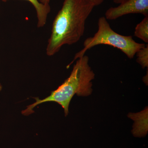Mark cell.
<instances>
[{
  "instance_id": "1",
  "label": "cell",
  "mask_w": 148,
  "mask_h": 148,
  "mask_svg": "<svg viewBox=\"0 0 148 148\" xmlns=\"http://www.w3.org/2000/svg\"><path fill=\"white\" fill-rule=\"evenodd\" d=\"M94 7L87 0H64L52 24L46 48L48 56L55 55L63 46L72 45L80 40L86 21Z\"/></svg>"
},
{
  "instance_id": "2",
  "label": "cell",
  "mask_w": 148,
  "mask_h": 148,
  "mask_svg": "<svg viewBox=\"0 0 148 148\" xmlns=\"http://www.w3.org/2000/svg\"><path fill=\"white\" fill-rule=\"evenodd\" d=\"M70 76L57 89L51 92L44 99L35 98V103L27 106L22 113L28 116L34 112L33 109L42 103L53 102L59 104L64 109L65 116L69 114V106L75 94L87 96L92 92V81L95 74L89 65V58L84 55L77 59Z\"/></svg>"
},
{
  "instance_id": "3",
  "label": "cell",
  "mask_w": 148,
  "mask_h": 148,
  "mask_svg": "<svg viewBox=\"0 0 148 148\" xmlns=\"http://www.w3.org/2000/svg\"><path fill=\"white\" fill-rule=\"evenodd\" d=\"M98 30L92 37L85 40L84 47L76 53L73 60L67 68L74 61L84 56L87 50L95 46L106 45L113 47L121 50L130 59L134 58L137 51L145 47L146 45L135 42L131 36H123L118 34L111 28L105 16H101L98 19Z\"/></svg>"
},
{
  "instance_id": "4",
  "label": "cell",
  "mask_w": 148,
  "mask_h": 148,
  "mask_svg": "<svg viewBox=\"0 0 148 148\" xmlns=\"http://www.w3.org/2000/svg\"><path fill=\"white\" fill-rule=\"evenodd\" d=\"M130 14H141L148 16V0H125L116 7H111L106 11L107 20H115Z\"/></svg>"
},
{
  "instance_id": "5",
  "label": "cell",
  "mask_w": 148,
  "mask_h": 148,
  "mask_svg": "<svg viewBox=\"0 0 148 148\" xmlns=\"http://www.w3.org/2000/svg\"><path fill=\"white\" fill-rule=\"evenodd\" d=\"M6 2L8 0H1ZM31 3L34 7L36 12L38 18L37 27L42 28L46 24L48 15L50 13L51 8L49 5H45L40 3L39 0H26Z\"/></svg>"
},
{
  "instance_id": "6",
  "label": "cell",
  "mask_w": 148,
  "mask_h": 148,
  "mask_svg": "<svg viewBox=\"0 0 148 148\" xmlns=\"http://www.w3.org/2000/svg\"><path fill=\"white\" fill-rule=\"evenodd\" d=\"M134 35L146 43L148 42V16H145L143 20L137 24Z\"/></svg>"
},
{
  "instance_id": "7",
  "label": "cell",
  "mask_w": 148,
  "mask_h": 148,
  "mask_svg": "<svg viewBox=\"0 0 148 148\" xmlns=\"http://www.w3.org/2000/svg\"><path fill=\"white\" fill-rule=\"evenodd\" d=\"M135 55L137 56L136 61L142 66L143 69L148 67V45L141 49L137 51Z\"/></svg>"
},
{
  "instance_id": "8",
  "label": "cell",
  "mask_w": 148,
  "mask_h": 148,
  "mask_svg": "<svg viewBox=\"0 0 148 148\" xmlns=\"http://www.w3.org/2000/svg\"><path fill=\"white\" fill-rule=\"evenodd\" d=\"M91 3L94 7L97 6L101 5L104 2V0H87Z\"/></svg>"
},
{
  "instance_id": "9",
  "label": "cell",
  "mask_w": 148,
  "mask_h": 148,
  "mask_svg": "<svg viewBox=\"0 0 148 148\" xmlns=\"http://www.w3.org/2000/svg\"><path fill=\"white\" fill-rule=\"evenodd\" d=\"M40 3L45 5H49L50 0H39Z\"/></svg>"
},
{
  "instance_id": "10",
  "label": "cell",
  "mask_w": 148,
  "mask_h": 148,
  "mask_svg": "<svg viewBox=\"0 0 148 148\" xmlns=\"http://www.w3.org/2000/svg\"><path fill=\"white\" fill-rule=\"evenodd\" d=\"M125 0H113L114 2L116 4H120L121 3L123 2Z\"/></svg>"
},
{
  "instance_id": "11",
  "label": "cell",
  "mask_w": 148,
  "mask_h": 148,
  "mask_svg": "<svg viewBox=\"0 0 148 148\" xmlns=\"http://www.w3.org/2000/svg\"><path fill=\"white\" fill-rule=\"evenodd\" d=\"M2 89V86L1 84L0 83V91Z\"/></svg>"
}]
</instances>
